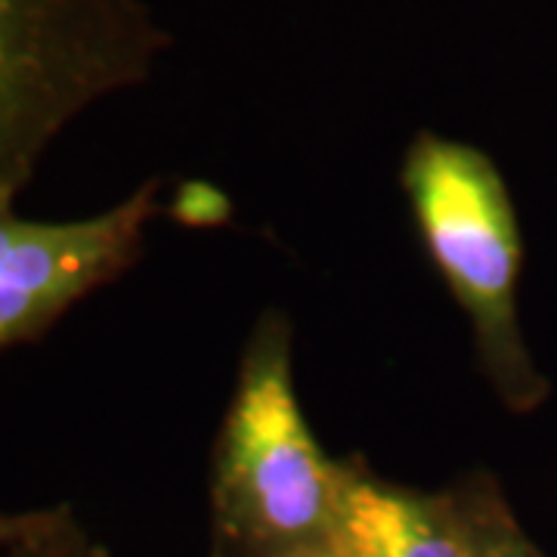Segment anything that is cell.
I'll use <instances>...</instances> for the list:
<instances>
[{"label": "cell", "mask_w": 557, "mask_h": 557, "mask_svg": "<svg viewBox=\"0 0 557 557\" xmlns=\"http://www.w3.org/2000/svg\"><path fill=\"white\" fill-rule=\"evenodd\" d=\"M347 458H332L295 387V329L263 310L242 350L211 453V557L332 552Z\"/></svg>", "instance_id": "cell-1"}, {"label": "cell", "mask_w": 557, "mask_h": 557, "mask_svg": "<svg viewBox=\"0 0 557 557\" xmlns=\"http://www.w3.org/2000/svg\"><path fill=\"white\" fill-rule=\"evenodd\" d=\"M399 186L428 258L468 317L483 379L505 409H539L552 387L520 325L523 242L498 164L465 139L418 131L399 164Z\"/></svg>", "instance_id": "cell-2"}, {"label": "cell", "mask_w": 557, "mask_h": 557, "mask_svg": "<svg viewBox=\"0 0 557 557\" xmlns=\"http://www.w3.org/2000/svg\"><path fill=\"white\" fill-rule=\"evenodd\" d=\"M171 44L149 0H0V205L69 124L152 78Z\"/></svg>", "instance_id": "cell-3"}, {"label": "cell", "mask_w": 557, "mask_h": 557, "mask_svg": "<svg viewBox=\"0 0 557 557\" xmlns=\"http://www.w3.org/2000/svg\"><path fill=\"white\" fill-rule=\"evenodd\" d=\"M161 180L81 220H25L0 205V354L38 341L72 307L121 278L161 211Z\"/></svg>", "instance_id": "cell-4"}, {"label": "cell", "mask_w": 557, "mask_h": 557, "mask_svg": "<svg viewBox=\"0 0 557 557\" xmlns=\"http://www.w3.org/2000/svg\"><path fill=\"white\" fill-rule=\"evenodd\" d=\"M335 557H468V530L456 483L416 490L347 458Z\"/></svg>", "instance_id": "cell-5"}, {"label": "cell", "mask_w": 557, "mask_h": 557, "mask_svg": "<svg viewBox=\"0 0 557 557\" xmlns=\"http://www.w3.org/2000/svg\"><path fill=\"white\" fill-rule=\"evenodd\" d=\"M465 530H468V557H548L515 518L498 480L486 471H471L456 480Z\"/></svg>", "instance_id": "cell-6"}, {"label": "cell", "mask_w": 557, "mask_h": 557, "mask_svg": "<svg viewBox=\"0 0 557 557\" xmlns=\"http://www.w3.org/2000/svg\"><path fill=\"white\" fill-rule=\"evenodd\" d=\"M87 533L75 518L69 505L44 508L38 518V527L32 536L25 539L16 557H78L81 548L87 545Z\"/></svg>", "instance_id": "cell-7"}, {"label": "cell", "mask_w": 557, "mask_h": 557, "mask_svg": "<svg viewBox=\"0 0 557 557\" xmlns=\"http://www.w3.org/2000/svg\"><path fill=\"white\" fill-rule=\"evenodd\" d=\"M40 511H20V515H0V557H16L25 539L38 527Z\"/></svg>", "instance_id": "cell-8"}, {"label": "cell", "mask_w": 557, "mask_h": 557, "mask_svg": "<svg viewBox=\"0 0 557 557\" xmlns=\"http://www.w3.org/2000/svg\"><path fill=\"white\" fill-rule=\"evenodd\" d=\"M78 557H109V552H106V545H100V542H87L84 548H81V555Z\"/></svg>", "instance_id": "cell-9"}, {"label": "cell", "mask_w": 557, "mask_h": 557, "mask_svg": "<svg viewBox=\"0 0 557 557\" xmlns=\"http://www.w3.org/2000/svg\"><path fill=\"white\" fill-rule=\"evenodd\" d=\"M317 557H335V555H317Z\"/></svg>", "instance_id": "cell-10"}]
</instances>
